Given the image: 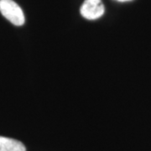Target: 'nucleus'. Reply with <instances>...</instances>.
<instances>
[{
    "instance_id": "f257e3e1",
    "label": "nucleus",
    "mask_w": 151,
    "mask_h": 151,
    "mask_svg": "<svg viewBox=\"0 0 151 151\" xmlns=\"http://www.w3.org/2000/svg\"><path fill=\"white\" fill-rule=\"evenodd\" d=\"M0 12L3 16L16 26L24 24L25 19L21 8L13 0H0Z\"/></svg>"
},
{
    "instance_id": "7ed1b4c3",
    "label": "nucleus",
    "mask_w": 151,
    "mask_h": 151,
    "mask_svg": "<svg viewBox=\"0 0 151 151\" xmlns=\"http://www.w3.org/2000/svg\"><path fill=\"white\" fill-rule=\"evenodd\" d=\"M0 151H26V148L19 141L0 136Z\"/></svg>"
},
{
    "instance_id": "f03ea898",
    "label": "nucleus",
    "mask_w": 151,
    "mask_h": 151,
    "mask_svg": "<svg viewBox=\"0 0 151 151\" xmlns=\"http://www.w3.org/2000/svg\"><path fill=\"white\" fill-rule=\"evenodd\" d=\"M104 11L102 0H85L80 9L81 16L89 20L99 19L103 15Z\"/></svg>"
},
{
    "instance_id": "20e7f679",
    "label": "nucleus",
    "mask_w": 151,
    "mask_h": 151,
    "mask_svg": "<svg viewBox=\"0 0 151 151\" xmlns=\"http://www.w3.org/2000/svg\"><path fill=\"white\" fill-rule=\"evenodd\" d=\"M118 2H121V3H124V2H129V1H132V0H116Z\"/></svg>"
}]
</instances>
